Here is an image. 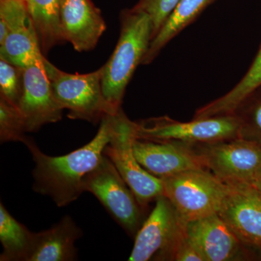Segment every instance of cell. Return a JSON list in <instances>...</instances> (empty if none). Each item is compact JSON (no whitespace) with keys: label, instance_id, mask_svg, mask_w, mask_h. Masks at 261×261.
Masks as SVG:
<instances>
[{"label":"cell","instance_id":"cell-1","mask_svg":"<svg viewBox=\"0 0 261 261\" xmlns=\"http://www.w3.org/2000/svg\"><path fill=\"white\" fill-rule=\"evenodd\" d=\"M113 116L103 118L97 135L87 145L65 155L53 157L43 153L28 137L23 144L35 163L33 190L50 197L58 207H65L76 200L84 192V178L101 161L111 140Z\"/></svg>","mask_w":261,"mask_h":261},{"label":"cell","instance_id":"cell-2","mask_svg":"<svg viewBox=\"0 0 261 261\" xmlns=\"http://www.w3.org/2000/svg\"><path fill=\"white\" fill-rule=\"evenodd\" d=\"M121 32L112 56L102 66L103 94L115 109H121L128 82L141 65L152 39V23L145 12L135 8L120 15Z\"/></svg>","mask_w":261,"mask_h":261},{"label":"cell","instance_id":"cell-3","mask_svg":"<svg viewBox=\"0 0 261 261\" xmlns=\"http://www.w3.org/2000/svg\"><path fill=\"white\" fill-rule=\"evenodd\" d=\"M44 67L57 101L63 109L68 110L70 119L83 120L95 124L105 117L119 111L106 100L103 94L102 67L86 74H71L58 69L46 58Z\"/></svg>","mask_w":261,"mask_h":261},{"label":"cell","instance_id":"cell-4","mask_svg":"<svg viewBox=\"0 0 261 261\" xmlns=\"http://www.w3.org/2000/svg\"><path fill=\"white\" fill-rule=\"evenodd\" d=\"M162 179L164 196L185 224L218 214L227 190L226 184L206 168L188 170Z\"/></svg>","mask_w":261,"mask_h":261},{"label":"cell","instance_id":"cell-5","mask_svg":"<svg viewBox=\"0 0 261 261\" xmlns=\"http://www.w3.org/2000/svg\"><path fill=\"white\" fill-rule=\"evenodd\" d=\"M137 138V123L122 109L113 116L112 135L104 149L117 171L126 182L143 208L159 196L164 195L163 179L151 174L137 161L133 148Z\"/></svg>","mask_w":261,"mask_h":261},{"label":"cell","instance_id":"cell-6","mask_svg":"<svg viewBox=\"0 0 261 261\" xmlns=\"http://www.w3.org/2000/svg\"><path fill=\"white\" fill-rule=\"evenodd\" d=\"M137 123V139L154 142H173L192 146L239 138V122L233 114L175 121L167 116Z\"/></svg>","mask_w":261,"mask_h":261},{"label":"cell","instance_id":"cell-7","mask_svg":"<svg viewBox=\"0 0 261 261\" xmlns=\"http://www.w3.org/2000/svg\"><path fill=\"white\" fill-rule=\"evenodd\" d=\"M84 190L93 194L118 224L130 236H136L142 225L143 207L104 153L96 168L84 178Z\"/></svg>","mask_w":261,"mask_h":261},{"label":"cell","instance_id":"cell-8","mask_svg":"<svg viewBox=\"0 0 261 261\" xmlns=\"http://www.w3.org/2000/svg\"><path fill=\"white\" fill-rule=\"evenodd\" d=\"M204 167L225 184L252 185L261 166V146L241 138L192 145Z\"/></svg>","mask_w":261,"mask_h":261},{"label":"cell","instance_id":"cell-9","mask_svg":"<svg viewBox=\"0 0 261 261\" xmlns=\"http://www.w3.org/2000/svg\"><path fill=\"white\" fill-rule=\"evenodd\" d=\"M0 20H4L9 34L0 45V58L25 69L44 61L37 32L29 14L25 0L0 2Z\"/></svg>","mask_w":261,"mask_h":261},{"label":"cell","instance_id":"cell-10","mask_svg":"<svg viewBox=\"0 0 261 261\" xmlns=\"http://www.w3.org/2000/svg\"><path fill=\"white\" fill-rule=\"evenodd\" d=\"M218 214L242 243L261 251V193L247 184H226Z\"/></svg>","mask_w":261,"mask_h":261},{"label":"cell","instance_id":"cell-11","mask_svg":"<svg viewBox=\"0 0 261 261\" xmlns=\"http://www.w3.org/2000/svg\"><path fill=\"white\" fill-rule=\"evenodd\" d=\"M18 108L27 132H37L44 125L62 119L64 109L53 93L44 61L23 69V92Z\"/></svg>","mask_w":261,"mask_h":261},{"label":"cell","instance_id":"cell-12","mask_svg":"<svg viewBox=\"0 0 261 261\" xmlns=\"http://www.w3.org/2000/svg\"><path fill=\"white\" fill-rule=\"evenodd\" d=\"M189 240L205 261L243 260L249 257L245 247L218 214L185 224Z\"/></svg>","mask_w":261,"mask_h":261},{"label":"cell","instance_id":"cell-13","mask_svg":"<svg viewBox=\"0 0 261 261\" xmlns=\"http://www.w3.org/2000/svg\"><path fill=\"white\" fill-rule=\"evenodd\" d=\"M155 205L135 236L128 260L147 261L164 250L182 224L169 200L164 195L156 198Z\"/></svg>","mask_w":261,"mask_h":261},{"label":"cell","instance_id":"cell-14","mask_svg":"<svg viewBox=\"0 0 261 261\" xmlns=\"http://www.w3.org/2000/svg\"><path fill=\"white\" fill-rule=\"evenodd\" d=\"M133 148L142 167L158 178L169 177L188 170L205 168L193 147L185 144L136 138Z\"/></svg>","mask_w":261,"mask_h":261},{"label":"cell","instance_id":"cell-15","mask_svg":"<svg viewBox=\"0 0 261 261\" xmlns=\"http://www.w3.org/2000/svg\"><path fill=\"white\" fill-rule=\"evenodd\" d=\"M60 20L63 39L78 51L93 49L106 30L100 10L91 0H62Z\"/></svg>","mask_w":261,"mask_h":261},{"label":"cell","instance_id":"cell-16","mask_svg":"<svg viewBox=\"0 0 261 261\" xmlns=\"http://www.w3.org/2000/svg\"><path fill=\"white\" fill-rule=\"evenodd\" d=\"M82 234L73 219L65 216L53 227L37 233L35 247L29 261L76 260L75 243Z\"/></svg>","mask_w":261,"mask_h":261},{"label":"cell","instance_id":"cell-17","mask_svg":"<svg viewBox=\"0 0 261 261\" xmlns=\"http://www.w3.org/2000/svg\"><path fill=\"white\" fill-rule=\"evenodd\" d=\"M215 0H181L150 45L141 65L150 64L170 41L186 27L195 21L197 17Z\"/></svg>","mask_w":261,"mask_h":261},{"label":"cell","instance_id":"cell-18","mask_svg":"<svg viewBox=\"0 0 261 261\" xmlns=\"http://www.w3.org/2000/svg\"><path fill=\"white\" fill-rule=\"evenodd\" d=\"M37 233L18 222L0 203V242L3 251L1 261H29L34 251Z\"/></svg>","mask_w":261,"mask_h":261},{"label":"cell","instance_id":"cell-19","mask_svg":"<svg viewBox=\"0 0 261 261\" xmlns=\"http://www.w3.org/2000/svg\"><path fill=\"white\" fill-rule=\"evenodd\" d=\"M37 32L43 55L65 42L62 35L60 13L62 0H25Z\"/></svg>","mask_w":261,"mask_h":261},{"label":"cell","instance_id":"cell-20","mask_svg":"<svg viewBox=\"0 0 261 261\" xmlns=\"http://www.w3.org/2000/svg\"><path fill=\"white\" fill-rule=\"evenodd\" d=\"M261 85V44L255 59L247 73L229 92L197 109L194 119L232 114L245 96Z\"/></svg>","mask_w":261,"mask_h":261},{"label":"cell","instance_id":"cell-21","mask_svg":"<svg viewBox=\"0 0 261 261\" xmlns=\"http://www.w3.org/2000/svg\"><path fill=\"white\" fill-rule=\"evenodd\" d=\"M232 114L239 122V138L261 146V85L249 92Z\"/></svg>","mask_w":261,"mask_h":261},{"label":"cell","instance_id":"cell-22","mask_svg":"<svg viewBox=\"0 0 261 261\" xmlns=\"http://www.w3.org/2000/svg\"><path fill=\"white\" fill-rule=\"evenodd\" d=\"M25 121L17 106L0 96V140L2 143L20 142L24 143L28 137Z\"/></svg>","mask_w":261,"mask_h":261},{"label":"cell","instance_id":"cell-23","mask_svg":"<svg viewBox=\"0 0 261 261\" xmlns=\"http://www.w3.org/2000/svg\"><path fill=\"white\" fill-rule=\"evenodd\" d=\"M0 60V96L18 107L23 92V69Z\"/></svg>","mask_w":261,"mask_h":261},{"label":"cell","instance_id":"cell-24","mask_svg":"<svg viewBox=\"0 0 261 261\" xmlns=\"http://www.w3.org/2000/svg\"><path fill=\"white\" fill-rule=\"evenodd\" d=\"M180 1L181 0H139L137 4L134 6L136 9L145 12L150 16L152 23V39Z\"/></svg>","mask_w":261,"mask_h":261},{"label":"cell","instance_id":"cell-25","mask_svg":"<svg viewBox=\"0 0 261 261\" xmlns=\"http://www.w3.org/2000/svg\"><path fill=\"white\" fill-rule=\"evenodd\" d=\"M251 185L254 188L256 189L257 191L260 192L261 193V166L260 168H259L256 176H255V178H254Z\"/></svg>","mask_w":261,"mask_h":261},{"label":"cell","instance_id":"cell-26","mask_svg":"<svg viewBox=\"0 0 261 261\" xmlns=\"http://www.w3.org/2000/svg\"><path fill=\"white\" fill-rule=\"evenodd\" d=\"M0 1H5V0H0Z\"/></svg>","mask_w":261,"mask_h":261}]
</instances>
